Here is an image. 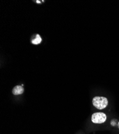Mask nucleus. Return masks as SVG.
Masks as SVG:
<instances>
[{
	"label": "nucleus",
	"mask_w": 119,
	"mask_h": 134,
	"mask_svg": "<svg viewBox=\"0 0 119 134\" xmlns=\"http://www.w3.org/2000/svg\"><path fill=\"white\" fill-rule=\"evenodd\" d=\"M93 105L99 109L106 108L108 105V100L104 97H95L92 99Z\"/></svg>",
	"instance_id": "nucleus-1"
},
{
	"label": "nucleus",
	"mask_w": 119,
	"mask_h": 134,
	"mask_svg": "<svg viewBox=\"0 0 119 134\" xmlns=\"http://www.w3.org/2000/svg\"><path fill=\"white\" fill-rule=\"evenodd\" d=\"M106 115L102 112L95 113L92 115L91 121L94 124H103L106 120Z\"/></svg>",
	"instance_id": "nucleus-2"
},
{
	"label": "nucleus",
	"mask_w": 119,
	"mask_h": 134,
	"mask_svg": "<svg viewBox=\"0 0 119 134\" xmlns=\"http://www.w3.org/2000/svg\"><path fill=\"white\" fill-rule=\"evenodd\" d=\"M12 93L14 95H20L23 94L24 92V88L22 86L17 85L14 87L12 90Z\"/></svg>",
	"instance_id": "nucleus-3"
},
{
	"label": "nucleus",
	"mask_w": 119,
	"mask_h": 134,
	"mask_svg": "<svg viewBox=\"0 0 119 134\" xmlns=\"http://www.w3.org/2000/svg\"><path fill=\"white\" fill-rule=\"evenodd\" d=\"M42 41V38L39 35H36L35 38L32 40V43L34 44H38Z\"/></svg>",
	"instance_id": "nucleus-4"
},
{
	"label": "nucleus",
	"mask_w": 119,
	"mask_h": 134,
	"mask_svg": "<svg viewBox=\"0 0 119 134\" xmlns=\"http://www.w3.org/2000/svg\"><path fill=\"white\" fill-rule=\"evenodd\" d=\"M118 127H119V122H118Z\"/></svg>",
	"instance_id": "nucleus-5"
}]
</instances>
